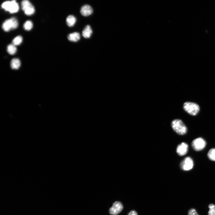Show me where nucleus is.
Segmentation results:
<instances>
[{"label": "nucleus", "mask_w": 215, "mask_h": 215, "mask_svg": "<svg viewBox=\"0 0 215 215\" xmlns=\"http://www.w3.org/2000/svg\"><path fill=\"white\" fill-rule=\"evenodd\" d=\"M171 125L173 129L179 135H184L187 132V128L181 120H173L171 122Z\"/></svg>", "instance_id": "obj_1"}, {"label": "nucleus", "mask_w": 215, "mask_h": 215, "mask_svg": "<svg viewBox=\"0 0 215 215\" xmlns=\"http://www.w3.org/2000/svg\"><path fill=\"white\" fill-rule=\"evenodd\" d=\"M183 108L186 112L192 116L196 115L200 110V107L198 104L190 102H185Z\"/></svg>", "instance_id": "obj_2"}, {"label": "nucleus", "mask_w": 215, "mask_h": 215, "mask_svg": "<svg viewBox=\"0 0 215 215\" xmlns=\"http://www.w3.org/2000/svg\"><path fill=\"white\" fill-rule=\"evenodd\" d=\"M18 23L17 19L14 17L6 19L3 24L2 27L5 31L8 32L11 30L17 28Z\"/></svg>", "instance_id": "obj_3"}, {"label": "nucleus", "mask_w": 215, "mask_h": 215, "mask_svg": "<svg viewBox=\"0 0 215 215\" xmlns=\"http://www.w3.org/2000/svg\"><path fill=\"white\" fill-rule=\"evenodd\" d=\"M2 7L11 13H16L19 9L18 4L15 1L4 2L2 5Z\"/></svg>", "instance_id": "obj_4"}, {"label": "nucleus", "mask_w": 215, "mask_h": 215, "mask_svg": "<svg viewBox=\"0 0 215 215\" xmlns=\"http://www.w3.org/2000/svg\"><path fill=\"white\" fill-rule=\"evenodd\" d=\"M206 141L203 138L199 137L196 139L192 142V146L194 150L200 151L203 150L206 145Z\"/></svg>", "instance_id": "obj_5"}, {"label": "nucleus", "mask_w": 215, "mask_h": 215, "mask_svg": "<svg viewBox=\"0 0 215 215\" xmlns=\"http://www.w3.org/2000/svg\"><path fill=\"white\" fill-rule=\"evenodd\" d=\"M123 208V206L121 203L119 202H114L112 206L109 210V213L112 215H117L120 213Z\"/></svg>", "instance_id": "obj_6"}, {"label": "nucleus", "mask_w": 215, "mask_h": 215, "mask_svg": "<svg viewBox=\"0 0 215 215\" xmlns=\"http://www.w3.org/2000/svg\"><path fill=\"white\" fill-rule=\"evenodd\" d=\"M194 166L193 161L190 157H186L181 164L182 169L184 170L188 171L192 169Z\"/></svg>", "instance_id": "obj_7"}, {"label": "nucleus", "mask_w": 215, "mask_h": 215, "mask_svg": "<svg viewBox=\"0 0 215 215\" xmlns=\"http://www.w3.org/2000/svg\"><path fill=\"white\" fill-rule=\"evenodd\" d=\"M188 150V145L186 143L183 142L179 145L177 148V152L180 156H183L186 155Z\"/></svg>", "instance_id": "obj_8"}, {"label": "nucleus", "mask_w": 215, "mask_h": 215, "mask_svg": "<svg viewBox=\"0 0 215 215\" xmlns=\"http://www.w3.org/2000/svg\"><path fill=\"white\" fill-rule=\"evenodd\" d=\"M80 12L82 16L87 17L92 14L93 9L90 5H85L82 7Z\"/></svg>", "instance_id": "obj_9"}, {"label": "nucleus", "mask_w": 215, "mask_h": 215, "mask_svg": "<svg viewBox=\"0 0 215 215\" xmlns=\"http://www.w3.org/2000/svg\"><path fill=\"white\" fill-rule=\"evenodd\" d=\"M92 33V31L90 26L89 25H86L82 32L83 37L85 38H89Z\"/></svg>", "instance_id": "obj_10"}, {"label": "nucleus", "mask_w": 215, "mask_h": 215, "mask_svg": "<svg viewBox=\"0 0 215 215\" xmlns=\"http://www.w3.org/2000/svg\"><path fill=\"white\" fill-rule=\"evenodd\" d=\"M68 40L70 41L77 42L80 38V34L77 32H74L69 34L68 36Z\"/></svg>", "instance_id": "obj_11"}, {"label": "nucleus", "mask_w": 215, "mask_h": 215, "mask_svg": "<svg viewBox=\"0 0 215 215\" xmlns=\"http://www.w3.org/2000/svg\"><path fill=\"white\" fill-rule=\"evenodd\" d=\"M21 64L20 61L18 58H13L11 62V67L12 69L15 70L18 69L20 67Z\"/></svg>", "instance_id": "obj_12"}, {"label": "nucleus", "mask_w": 215, "mask_h": 215, "mask_svg": "<svg viewBox=\"0 0 215 215\" xmlns=\"http://www.w3.org/2000/svg\"><path fill=\"white\" fill-rule=\"evenodd\" d=\"M66 22L68 26L72 27L75 24L76 22V19L74 16L69 15L66 18Z\"/></svg>", "instance_id": "obj_13"}, {"label": "nucleus", "mask_w": 215, "mask_h": 215, "mask_svg": "<svg viewBox=\"0 0 215 215\" xmlns=\"http://www.w3.org/2000/svg\"><path fill=\"white\" fill-rule=\"evenodd\" d=\"M17 51L16 47L13 44L9 45L7 47V51L11 55L14 54L16 53Z\"/></svg>", "instance_id": "obj_14"}, {"label": "nucleus", "mask_w": 215, "mask_h": 215, "mask_svg": "<svg viewBox=\"0 0 215 215\" xmlns=\"http://www.w3.org/2000/svg\"><path fill=\"white\" fill-rule=\"evenodd\" d=\"M32 5L31 3L27 0H24L21 3L22 9L24 11Z\"/></svg>", "instance_id": "obj_15"}, {"label": "nucleus", "mask_w": 215, "mask_h": 215, "mask_svg": "<svg viewBox=\"0 0 215 215\" xmlns=\"http://www.w3.org/2000/svg\"><path fill=\"white\" fill-rule=\"evenodd\" d=\"M23 38L21 36H18L13 40L12 44L15 46H18L20 45L22 42Z\"/></svg>", "instance_id": "obj_16"}, {"label": "nucleus", "mask_w": 215, "mask_h": 215, "mask_svg": "<svg viewBox=\"0 0 215 215\" xmlns=\"http://www.w3.org/2000/svg\"><path fill=\"white\" fill-rule=\"evenodd\" d=\"M33 27V24L31 21L27 20L24 24L23 27L24 29L27 31L30 30Z\"/></svg>", "instance_id": "obj_17"}, {"label": "nucleus", "mask_w": 215, "mask_h": 215, "mask_svg": "<svg viewBox=\"0 0 215 215\" xmlns=\"http://www.w3.org/2000/svg\"><path fill=\"white\" fill-rule=\"evenodd\" d=\"M208 156L210 160L215 161V149H211L209 151Z\"/></svg>", "instance_id": "obj_18"}, {"label": "nucleus", "mask_w": 215, "mask_h": 215, "mask_svg": "<svg viewBox=\"0 0 215 215\" xmlns=\"http://www.w3.org/2000/svg\"><path fill=\"white\" fill-rule=\"evenodd\" d=\"M25 14L27 15L30 16L33 14L35 12V9L32 5L24 11Z\"/></svg>", "instance_id": "obj_19"}, {"label": "nucleus", "mask_w": 215, "mask_h": 215, "mask_svg": "<svg viewBox=\"0 0 215 215\" xmlns=\"http://www.w3.org/2000/svg\"><path fill=\"white\" fill-rule=\"evenodd\" d=\"M209 208L210 210L208 213V215H215V205L210 204L209 206Z\"/></svg>", "instance_id": "obj_20"}, {"label": "nucleus", "mask_w": 215, "mask_h": 215, "mask_svg": "<svg viewBox=\"0 0 215 215\" xmlns=\"http://www.w3.org/2000/svg\"><path fill=\"white\" fill-rule=\"evenodd\" d=\"M188 215H199L196 210L193 208L190 209L188 211Z\"/></svg>", "instance_id": "obj_21"}, {"label": "nucleus", "mask_w": 215, "mask_h": 215, "mask_svg": "<svg viewBox=\"0 0 215 215\" xmlns=\"http://www.w3.org/2000/svg\"><path fill=\"white\" fill-rule=\"evenodd\" d=\"M128 215H138V214L136 211L132 210L130 211Z\"/></svg>", "instance_id": "obj_22"}]
</instances>
